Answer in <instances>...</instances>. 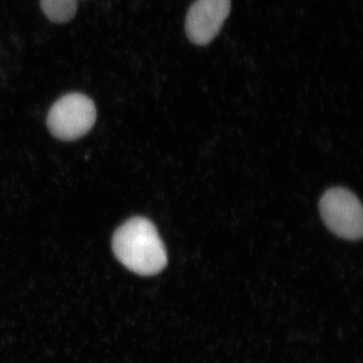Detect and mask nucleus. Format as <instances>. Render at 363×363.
I'll return each mask as SVG.
<instances>
[{
	"label": "nucleus",
	"instance_id": "obj_3",
	"mask_svg": "<svg viewBox=\"0 0 363 363\" xmlns=\"http://www.w3.org/2000/svg\"><path fill=\"white\" fill-rule=\"evenodd\" d=\"M320 212L327 227L344 240H360L363 233V213L359 199L343 188L327 191L321 202Z\"/></svg>",
	"mask_w": 363,
	"mask_h": 363
},
{
	"label": "nucleus",
	"instance_id": "obj_5",
	"mask_svg": "<svg viewBox=\"0 0 363 363\" xmlns=\"http://www.w3.org/2000/svg\"><path fill=\"white\" fill-rule=\"evenodd\" d=\"M40 7L52 23H66L77 13V0H40Z\"/></svg>",
	"mask_w": 363,
	"mask_h": 363
},
{
	"label": "nucleus",
	"instance_id": "obj_1",
	"mask_svg": "<svg viewBox=\"0 0 363 363\" xmlns=\"http://www.w3.org/2000/svg\"><path fill=\"white\" fill-rule=\"evenodd\" d=\"M112 250L126 269L140 276L159 274L168 264L166 248L156 226L143 217H133L117 228Z\"/></svg>",
	"mask_w": 363,
	"mask_h": 363
},
{
	"label": "nucleus",
	"instance_id": "obj_4",
	"mask_svg": "<svg viewBox=\"0 0 363 363\" xmlns=\"http://www.w3.org/2000/svg\"><path fill=\"white\" fill-rule=\"evenodd\" d=\"M231 0H196L186 18L188 39L197 45L211 43L228 18Z\"/></svg>",
	"mask_w": 363,
	"mask_h": 363
},
{
	"label": "nucleus",
	"instance_id": "obj_2",
	"mask_svg": "<svg viewBox=\"0 0 363 363\" xmlns=\"http://www.w3.org/2000/svg\"><path fill=\"white\" fill-rule=\"evenodd\" d=\"M96 107L89 97L71 93L60 98L48 114L50 131L59 140H78L89 133L96 121Z\"/></svg>",
	"mask_w": 363,
	"mask_h": 363
}]
</instances>
